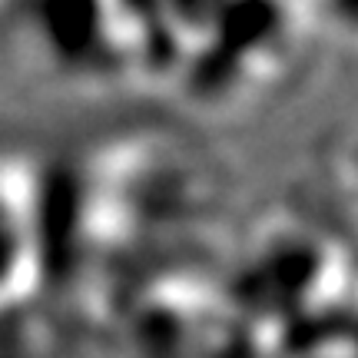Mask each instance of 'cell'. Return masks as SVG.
I'll return each mask as SVG.
<instances>
[{"instance_id": "cell-1", "label": "cell", "mask_w": 358, "mask_h": 358, "mask_svg": "<svg viewBox=\"0 0 358 358\" xmlns=\"http://www.w3.org/2000/svg\"><path fill=\"white\" fill-rule=\"evenodd\" d=\"M37 189L30 169L0 159V299L13 295L37 262Z\"/></svg>"}]
</instances>
